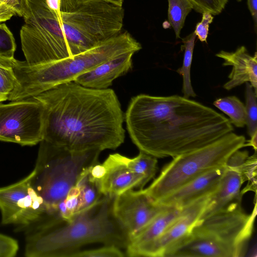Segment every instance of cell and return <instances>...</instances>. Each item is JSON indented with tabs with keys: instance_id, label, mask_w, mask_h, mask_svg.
<instances>
[{
	"instance_id": "cell-22",
	"label": "cell",
	"mask_w": 257,
	"mask_h": 257,
	"mask_svg": "<svg viewBox=\"0 0 257 257\" xmlns=\"http://www.w3.org/2000/svg\"><path fill=\"white\" fill-rule=\"evenodd\" d=\"M213 104L228 115L230 122L235 126L243 127L246 124L245 106L236 96L218 98L213 102Z\"/></svg>"
},
{
	"instance_id": "cell-29",
	"label": "cell",
	"mask_w": 257,
	"mask_h": 257,
	"mask_svg": "<svg viewBox=\"0 0 257 257\" xmlns=\"http://www.w3.org/2000/svg\"><path fill=\"white\" fill-rule=\"evenodd\" d=\"M16 44L12 33L5 24H0V57L12 59Z\"/></svg>"
},
{
	"instance_id": "cell-28",
	"label": "cell",
	"mask_w": 257,
	"mask_h": 257,
	"mask_svg": "<svg viewBox=\"0 0 257 257\" xmlns=\"http://www.w3.org/2000/svg\"><path fill=\"white\" fill-rule=\"evenodd\" d=\"M65 209L67 221L80 212L81 200L80 191L75 185L68 192L65 199L59 203Z\"/></svg>"
},
{
	"instance_id": "cell-21",
	"label": "cell",
	"mask_w": 257,
	"mask_h": 257,
	"mask_svg": "<svg viewBox=\"0 0 257 257\" xmlns=\"http://www.w3.org/2000/svg\"><path fill=\"white\" fill-rule=\"evenodd\" d=\"M196 37V35L193 32L183 39L184 47L183 65L177 70L183 76L182 92L183 96L187 98L196 96L191 85L190 77L191 66Z\"/></svg>"
},
{
	"instance_id": "cell-12",
	"label": "cell",
	"mask_w": 257,
	"mask_h": 257,
	"mask_svg": "<svg viewBox=\"0 0 257 257\" xmlns=\"http://www.w3.org/2000/svg\"><path fill=\"white\" fill-rule=\"evenodd\" d=\"M210 195L202 197L183 207L178 217L157 239L139 246L126 248V255L165 257L172 247L191 232L199 221Z\"/></svg>"
},
{
	"instance_id": "cell-13",
	"label": "cell",
	"mask_w": 257,
	"mask_h": 257,
	"mask_svg": "<svg viewBox=\"0 0 257 257\" xmlns=\"http://www.w3.org/2000/svg\"><path fill=\"white\" fill-rule=\"evenodd\" d=\"M169 207L154 201L143 189H130L113 198L112 213L128 239Z\"/></svg>"
},
{
	"instance_id": "cell-10",
	"label": "cell",
	"mask_w": 257,
	"mask_h": 257,
	"mask_svg": "<svg viewBox=\"0 0 257 257\" xmlns=\"http://www.w3.org/2000/svg\"><path fill=\"white\" fill-rule=\"evenodd\" d=\"M44 106L31 97L0 103V141L32 146L43 140Z\"/></svg>"
},
{
	"instance_id": "cell-34",
	"label": "cell",
	"mask_w": 257,
	"mask_h": 257,
	"mask_svg": "<svg viewBox=\"0 0 257 257\" xmlns=\"http://www.w3.org/2000/svg\"><path fill=\"white\" fill-rule=\"evenodd\" d=\"M6 4L20 17H23L26 0H5Z\"/></svg>"
},
{
	"instance_id": "cell-15",
	"label": "cell",
	"mask_w": 257,
	"mask_h": 257,
	"mask_svg": "<svg viewBox=\"0 0 257 257\" xmlns=\"http://www.w3.org/2000/svg\"><path fill=\"white\" fill-rule=\"evenodd\" d=\"M102 164L105 175L95 184L103 196L114 198L130 189H142L145 186L143 178L127 167L123 155L110 154Z\"/></svg>"
},
{
	"instance_id": "cell-2",
	"label": "cell",
	"mask_w": 257,
	"mask_h": 257,
	"mask_svg": "<svg viewBox=\"0 0 257 257\" xmlns=\"http://www.w3.org/2000/svg\"><path fill=\"white\" fill-rule=\"evenodd\" d=\"M44 106L43 140L69 150H114L124 140V115L114 90L74 81L33 97Z\"/></svg>"
},
{
	"instance_id": "cell-32",
	"label": "cell",
	"mask_w": 257,
	"mask_h": 257,
	"mask_svg": "<svg viewBox=\"0 0 257 257\" xmlns=\"http://www.w3.org/2000/svg\"><path fill=\"white\" fill-rule=\"evenodd\" d=\"M202 14V20L197 24L194 33L201 42L206 43L209 25L213 21V17L208 12H204Z\"/></svg>"
},
{
	"instance_id": "cell-24",
	"label": "cell",
	"mask_w": 257,
	"mask_h": 257,
	"mask_svg": "<svg viewBox=\"0 0 257 257\" xmlns=\"http://www.w3.org/2000/svg\"><path fill=\"white\" fill-rule=\"evenodd\" d=\"M168 18L177 39L180 38L186 17L193 9L189 0H168Z\"/></svg>"
},
{
	"instance_id": "cell-17",
	"label": "cell",
	"mask_w": 257,
	"mask_h": 257,
	"mask_svg": "<svg viewBox=\"0 0 257 257\" xmlns=\"http://www.w3.org/2000/svg\"><path fill=\"white\" fill-rule=\"evenodd\" d=\"M134 53L127 52L117 55L77 76L73 81L88 88L107 89L114 79L131 69Z\"/></svg>"
},
{
	"instance_id": "cell-7",
	"label": "cell",
	"mask_w": 257,
	"mask_h": 257,
	"mask_svg": "<svg viewBox=\"0 0 257 257\" xmlns=\"http://www.w3.org/2000/svg\"><path fill=\"white\" fill-rule=\"evenodd\" d=\"M124 10L104 1H90L60 12L62 30L71 56L85 52L119 33Z\"/></svg>"
},
{
	"instance_id": "cell-26",
	"label": "cell",
	"mask_w": 257,
	"mask_h": 257,
	"mask_svg": "<svg viewBox=\"0 0 257 257\" xmlns=\"http://www.w3.org/2000/svg\"><path fill=\"white\" fill-rule=\"evenodd\" d=\"M246 124L247 133L251 137L257 132V94L249 82L245 83Z\"/></svg>"
},
{
	"instance_id": "cell-6",
	"label": "cell",
	"mask_w": 257,
	"mask_h": 257,
	"mask_svg": "<svg viewBox=\"0 0 257 257\" xmlns=\"http://www.w3.org/2000/svg\"><path fill=\"white\" fill-rule=\"evenodd\" d=\"M245 142L243 136L231 132L205 146L176 156L144 190L157 202L202 174L225 166Z\"/></svg>"
},
{
	"instance_id": "cell-27",
	"label": "cell",
	"mask_w": 257,
	"mask_h": 257,
	"mask_svg": "<svg viewBox=\"0 0 257 257\" xmlns=\"http://www.w3.org/2000/svg\"><path fill=\"white\" fill-rule=\"evenodd\" d=\"M125 256L120 248L113 245H104L97 248L79 250L70 257H122Z\"/></svg>"
},
{
	"instance_id": "cell-16",
	"label": "cell",
	"mask_w": 257,
	"mask_h": 257,
	"mask_svg": "<svg viewBox=\"0 0 257 257\" xmlns=\"http://www.w3.org/2000/svg\"><path fill=\"white\" fill-rule=\"evenodd\" d=\"M225 169L226 165L209 170L167 195L157 203L170 207L183 208L202 197L212 194L217 189Z\"/></svg>"
},
{
	"instance_id": "cell-4",
	"label": "cell",
	"mask_w": 257,
	"mask_h": 257,
	"mask_svg": "<svg viewBox=\"0 0 257 257\" xmlns=\"http://www.w3.org/2000/svg\"><path fill=\"white\" fill-rule=\"evenodd\" d=\"M256 214V204L248 214L241 202H232L199 220L176 246L175 254L178 257L244 256L253 233Z\"/></svg>"
},
{
	"instance_id": "cell-37",
	"label": "cell",
	"mask_w": 257,
	"mask_h": 257,
	"mask_svg": "<svg viewBox=\"0 0 257 257\" xmlns=\"http://www.w3.org/2000/svg\"><path fill=\"white\" fill-rule=\"evenodd\" d=\"M251 139L249 141H247L246 143H245L244 147L251 146L253 147L255 152H256L257 145H256V140H257V132H255L251 137Z\"/></svg>"
},
{
	"instance_id": "cell-25",
	"label": "cell",
	"mask_w": 257,
	"mask_h": 257,
	"mask_svg": "<svg viewBox=\"0 0 257 257\" xmlns=\"http://www.w3.org/2000/svg\"><path fill=\"white\" fill-rule=\"evenodd\" d=\"M13 59L0 57V103L8 100L16 83L11 63Z\"/></svg>"
},
{
	"instance_id": "cell-8",
	"label": "cell",
	"mask_w": 257,
	"mask_h": 257,
	"mask_svg": "<svg viewBox=\"0 0 257 257\" xmlns=\"http://www.w3.org/2000/svg\"><path fill=\"white\" fill-rule=\"evenodd\" d=\"M20 30L22 49L29 65L49 63L71 56L62 30L60 16L46 0H26Z\"/></svg>"
},
{
	"instance_id": "cell-23",
	"label": "cell",
	"mask_w": 257,
	"mask_h": 257,
	"mask_svg": "<svg viewBox=\"0 0 257 257\" xmlns=\"http://www.w3.org/2000/svg\"><path fill=\"white\" fill-rule=\"evenodd\" d=\"M89 168L82 174L75 185L78 187L80 193V212L95 206L105 197L95 183L89 179L88 175Z\"/></svg>"
},
{
	"instance_id": "cell-39",
	"label": "cell",
	"mask_w": 257,
	"mask_h": 257,
	"mask_svg": "<svg viewBox=\"0 0 257 257\" xmlns=\"http://www.w3.org/2000/svg\"><path fill=\"white\" fill-rule=\"evenodd\" d=\"M237 1H238V2H240V1H241L242 0H237Z\"/></svg>"
},
{
	"instance_id": "cell-20",
	"label": "cell",
	"mask_w": 257,
	"mask_h": 257,
	"mask_svg": "<svg viewBox=\"0 0 257 257\" xmlns=\"http://www.w3.org/2000/svg\"><path fill=\"white\" fill-rule=\"evenodd\" d=\"M124 161L127 167L143 178L146 184L152 179L158 169L157 158L140 151L139 155L134 158L123 156Z\"/></svg>"
},
{
	"instance_id": "cell-33",
	"label": "cell",
	"mask_w": 257,
	"mask_h": 257,
	"mask_svg": "<svg viewBox=\"0 0 257 257\" xmlns=\"http://www.w3.org/2000/svg\"><path fill=\"white\" fill-rule=\"evenodd\" d=\"M90 1H97V0H60V11H63L72 7L78 4ZM104 1L112 3L113 4L122 6L123 0H98Z\"/></svg>"
},
{
	"instance_id": "cell-30",
	"label": "cell",
	"mask_w": 257,
	"mask_h": 257,
	"mask_svg": "<svg viewBox=\"0 0 257 257\" xmlns=\"http://www.w3.org/2000/svg\"><path fill=\"white\" fill-rule=\"evenodd\" d=\"M197 13L208 12L212 15L220 14L225 8L228 0H189Z\"/></svg>"
},
{
	"instance_id": "cell-14",
	"label": "cell",
	"mask_w": 257,
	"mask_h": 257,
	"mask_svg": "<svg viewBox=\"0 0 257 257\" xmlns=\"http://www.w3.org/2000/svg\"><path fill=\"white\" fill-rule=\"evenodd\" d=\"M248 157L247 151L239 150L230 156L226 164V169L219 186L209 196L199 220L211 216L232 202H241V187L247 181L243 165Z\"/></svg>"
},
{
	"instance_id": "cell-9",
	"label": "cell",
	"mask_w": 257,
	"mask_h": 257,
	"mask_svg": "<svg viewBox=\"0 0 257 257\" xmlns=\"http://www.w3.org/2000/svg\"><path fill=\"white\" fill-rule=\"evenodd\" d=\"M141 49V45L125 31L79 54L44 63L48 89L73 81L77 76L117 55L136 53Z\"/></svg>"
},
{
	"instance_id": "cell-5",
	"label": "cell",
	"mask_w": 257,
	"mask_h": 257,
	"mask_svg": "<svg viewBox=\"0 0 257 257\" xmlns=\"http://www.w3.org/2000/svg\"><path fill=\"white\" fill-rule=\"evenodd\" d=\"M101 151L69 150L43 140L40 142L35 168L31 172L32 185L42 198L50 215L63 200L82 174L99 162Z\"/></svg>"
},
{
	"instance_id": "cell-38",
	"label": "cell",
	"mask_w": 257,
	"mask_h": 257,
	"mask_svg": "<svg viewBox=\"0 0 257 257\" xmlns=\"http://www.w3.org/2000/svg\"><path fill=\"white\" fill-rule=\"evenodd\" d=\"M5 4H6L5 0H0V6H1L2 5Z\"/></svg>"
},
{
	"instance_id": "cell-18",
	"label": "cell",
	"mask_w": 257,
	"mask_h": 257,
	"mask_svg": "<svg viewBox=\"0 0 257 257\" xmlns=\"http://www.w3.org/2000/svg\"><path fill=\"white\" fill-rule=\"evenodd\" d=\"M224 60L223 66H232V69L228 76L229 80L223 88L229 90L246 82H249L257 94V54L250 56L246 48L240 46L233 52L221 51L216 54Z\"/></svg>"
},
{
	"instance_id": "cell-3",
	"label": "cell",
	"mask_w": 257,
	"mask_h": 257,
	"mask_svg": "<svg viewBox=\"0 0 257 257\" xmlns=\"http://www.w3.org/2000/svg\"><path fill=\"white\" fill-rule=\"evenodd\" d=\"M113 198L105 196L95 206L70 220L53 219L31 226L25 236L27 257H70L85 245L101 243L126 247L128 237L112 213Z\"/></svg>"
},
{
	"instance_id": "cell-11",
	"label": "cell",
	"mask_w": 257,
	"mask_h": 257,
	"mask_svg": "<svg viewBox=\"0 0 257 257\" xmlns=\"http://www.w3.org/2000/svg\"><path fill=\"white\" fill-rule=\"evenodd\" d=\"M31 177L30 173L16 183L0 187L1 223L15 225L20 232L51 215L43 199L34 188Z\"/></svg>"
},
{
	"instance_id": "cell-31",
	"label": "cell",
	"mask_w": 257,
	"mask_h": 257,
	"mask_svg": "<svg viewBox=\"0 0 257 257\" xmlns=\"http://www.w3.org/2000/svg\"><path fill=\"white\" fill-rule=\"evenodd\" d=\"M19 248L15 239L0 233V257H14L17 255Z\"/></svg>"
},
{
	"instance_id": "cell-19",
	"label": "cell",
	"mask_w": 257,
	"mask_h": 257,
	"mask_svg": "<svg viewBox=\"0 0 257 257\" xmlns=\"http://www.w3.org/2000/svg\"><path fill=\"white\" fill-rule=\"evenodd\" d=\"M183 208L169 207L130 237L125 248L139 246L157 239L178 217Z\"/></svg>"
},
{
	"instance_id": "cell-1",
	"label": "cell",
	"mask_w": 257,
	"mask_h": 257,
	"mask_svg": "<svg viewBox=\"0 0 257 257\" xmlns=\"http://www.w3.org/2000/svg\"><path fill=\"white\" fill-rule=\"evenodd\" d=\"M130 137L140 151L157 158L205 146L232 132L229 119L184 96L133 97L124 114Z\"/></svg>"
},
{
	"instance_id": "cell-36",
	"label": "cell",
	"mask_w": 257,
	"mask_h": 257,
	"mask_svg": "<svg viewBox=\"0 0 257 257\" xmlns=\"http://www.w3.org/2000/svg\"><path fill=\"white\" fill-rule=\"evenodd\" d=\"M46 1L49 8L60 16V0H46Z\"/></svg>"
},
{
	"instance_id": "cell-35",
	"label": "cell",
	"mask_w": 257,
	"mask_h": 257,
	"mask_svg": "<svg viewBox=\"0 0 257 257\" xmlns=\"http://www.w3.org/2000/svg\"><path fill=\"white\" fill-rule=\"evenodd\" d=\"M247 6L255 25H256L257 22V0H247Z\"/></svg>"
}]
</instances>
